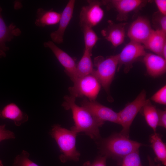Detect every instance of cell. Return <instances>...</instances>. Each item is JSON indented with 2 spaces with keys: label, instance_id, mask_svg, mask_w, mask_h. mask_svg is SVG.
<instances>
[{
  "label": "cell",
  "instance_id": "277c9868",
  "mask_svg": "<svg viewBox=\"0 0 166 166\" xmlns=\"http://www.w3.org/2000/svg\"><path fill=\"white\" fill-rule=\"evenodd\" d=\"M94 65L96 69L92 73L97 79L108 95V100H111L110 87L118 65V54L105 58L101 56L94 58Z\"/></svg>",
  "mask_w": 166,
  "mask_h": 166
},
{
  "label": "cell",
  "instance_id": "6da1fadb",
  "mask_svg": "<svg viewBox=\"0 0 166 166\" xmlns=\"http://www.w3.org/2000/svg\"><path fill=\"white\" fill-rule=\"evenodd\" d=\"M64 101L62 106L66 110L70 109L74 122L70 129L77 134L84 132L91 139L96 140L100 137L99 128L104 124L82 106L75 103L76 98L70 95L64 97Z\"/></svg>",
  "mask_w": 166,
  "mask_h": 166
},
{
  "label": "cell",
  "instance_id": "cb8c5ba5",
  "mask_svg": "<svg viewBox=\"0 0 166 166\" xmlns=\"http://www.w3.org/2000/svg\"><path fill=\"white\" fill-rule=\"evenodd\" d=\"M29 153L23 150L14 160L12 166H39L29 158Z\"/></svg>",
  "mask_w": 166,
  "mask_h": 166
},
{
  "label": "cell",
  "instance_id": "9a60e30c",
  "mask_svg": "<svg viewBox=\"0 0 166 166\" xmlns=\"http://www.w3.org/2000/svg\"><path fill=\"white\" fill-rule=\"evenodd\" d=\"M107 27L101 31V34L105 39L116 47L124 42L125 36V26L124 23L116 24L109 21Z\"/></svg>",
  "mask_w": 166,
  "mask_h": 166
},
{
  "label": "cell",
  "instance_id": "9c48e42d",
  "mask_svg": "<svg viewBox=\"0 0 166 166\" xmlns=\"http://www.w3.org/2000/svg\"><path fill=\"white\" fill-rule=\"evenodd\" d=\"M82 107L101 121H109L120 124L118 114L111 109L95 101H90L84 98L81 103Z\"/></svg>",
  "mask_w": 166,
  "mask_h": 166
},
{
  "label": "cell",
  "instance_id": "4dcf8cb0",
  "mask_svg": "<svg viewBox=\"0 0 166 166\" xmlns=\"http://www.w3.org/2000/svg\"><path fill=\"white\" fill-rule=\"evenodd\" d=\"M154 2L160 12L166 16V0H156Z\"/></svg>",
  "mask_w": 166,
  "mask_h": 166
},
{
  "label": "cell",
  "instance_id": "4fadbf2b",
  "mask_svg": "<svg viewBox=\"0 0 166 166\" xmlns=\"http://www.w3.org/2000/svg\"><path fill=\"white\" fill-rule=\"evenodd\" d=\"M75 2L74 0H69L61 13L58 27L50 34L54 43L60 44L63 42L65 32L73 16Z\"/></svg>",
  "mask_w": 166,
  "mask_h": 166
},
{
  "label": "cell",
  "instance_id": "3957f363",
  "mask_svg": "<svg viewBox=\"0 0 166 166\" xmlns=\"http://www.w3.org/2000/svg\"><path fill=\"white\" fill-rule=\"evenodd\" d=\"M142 145L141 143L130 140L120 133L114 134L104 140L101 148L107 157L123 158L129 153L138 151Z\"/></svg>",
  "mask_w": 166,
  "mask_h": 166
},
{
  "label": "cell",
  "instance_id": "7a4b0ae2",
  "mask_svg": "<svg viewBox=\"0 0 166 166\" xmlns=\"http://www.w3.org/2000/svg\"><path fill=\"white\" fill-rule=\"evenodd\" d=\"M49 134L56 141L61 153L59 156L61 162L78 161L80 154L76 148L77 134L59 124H55L52 126Z\"/></svg>",
  "mask_w": 166,
  "mask_h": 166
},
{
  "label": "cell",
  "instance_id": "ffe728a7",
  "mask_svg": "<svg viewBox=\"0 0 166 166\" xmlns=\"http://www.w3.org/2000/svg\"><path fill=\"white\" fill-rule=\"evenodd\" d=\"M92 52L84 49L82 57L77 66L78 78L92 74L94 70L91 59Z\"/></svg>",
  "mask_w": 166,
  "mask_h": 166
},
{
  "label": "cell",
  "instance_id": "ba28073f",
  "mask_svg": "<svg viewBox=\"0 0 166 166\" xmlns=\"http://www.w3.org/2000/svg\"><path fill=\"white\" fill-rule=\"evenodd\" d=\"M88 4L83 6L79 15L80 26H86L91 28L96 26L102 19L104 11L101 7V1L88 0Z\"/></svg>",
  "mask_w": 166,
  "mask_h": 166
},
{
  "label": "cell",
  "instance_id": "2e32d148",
  "mask_svg": "<svg viewBox=\"0 0 166 166\" xmlns=\"http://www.w3.org/2000/svg\"><path fill=\"white\" fill-rule=\"evenodd\" d=\"M143 62L148 74L157 77L164 73L166 71V60L157 54L146 53L143 57Z\"/></svg>",
  "mask_w": 166,
  "mask_h": 166
},
{
  "label": "cell",
  "instance_id": "4316f807",
  "mask_svg": "<svg viewBox=\"0 0 166 166\" xmlns=\"http://www.w3.org/2000/svg\"><path fill=\"white\" fill-rule=\"evenodd\" d=\"M5 124L0 125V141L3 140L15 138L14 133L5 128Z\"/></svg>",
  "mask_w": 166,
  "mask_h": 166
},
{
  "label": "cell",
  "instance_id": "83f0119b",
  "mask_svg": "<svg viewBox=\"0 0 166 166\" xmlns=\"http://www.w3.org/2000/svg\"><path fill=\"white\" fill-rule=\"evenodd\" d=\"M158 16H155L154 18L156 19L154 20L157 22V23L160 26V30L166 33V16L160 13V14L156 13Z\"/></svg>",
  "mask_w": 166,
  "mask_h": 166
},
{
  "label": "cell",
  "instance_id": "d4e9b609",
  "mask_svg": "<svg viewBox=\"0 0 166 166\" xmlns=\"http://www.w3.org/2000/svg\"><path fill=\"white\" fill-rule=\"evenodd\" d=\"M121 166H142L138 150L124 156Z\"/></svg>",
  "mask_w": 166,
  "mask_h": 166
},
{
  "label": "cell",
  "instance_id": "d6a6232c",
  "mask_svg": "<svg viewBox=\"0 0 166 166\" xmlns=\"http://www.w3.org/2000/svg\"><path fill=\"white\" fill-rule=\"evenodd\" d=\"M0 166H3V164L1 160H0Z\"/></svg>",
  "mask_w": 166,
  "mask_h": 166
},
{
  "label": "cell",
  "instance_id": "1f68e13d",
  "mask_svg": "<svg viewBox=\"0 0 166 166\" xmlns=\"http://www.w3.org/2000/svg\"><path fill=\"white\" fill-rule=\"evenodd\" d=\"M148 159L149 166H161L160 164H156L154 161L149 156L148 157Z\"/></svg>",
  "mask_w": 166,
  "mask_h": 166
},
{
  "label": "cell",
  "instance_id": "d6986e66",
  "mask_svg": "<svg viewBox=\"0 0 166 166\" xmlns=\"http://www.w3.org/2000/svg\"><path fill=\"white\" fill-rule=\"evenodd\" d=\"M61 16V13L53 11L52 9L46 10L40 8L37 11L35 24L36 26L40 27L54 25L59 23Z\"/></svg>",
  "mask_w": 166,
  "mask_h": 166
},
{
  "label": "cell",
  "instance_id": "603a6c76",
  "mask_svg": "<svg viewBox=\"0 0 166 166\" xmlns=\"http://www.w3.org/2000/svg\"><path fill=\"white\" fill-rule=\"evenodd\" d=\"M81 27L84 36L85 49L92 52L99 38L92 28L86 26H81Z\"/></svg>",
  "mask_w": 166,
  "mask_h": 166
},
{
  "label": "cell",
  "instance_id": "5b68a950",
  "mask_svg": "<svg viewBox=\"0 0 166 166\" xmlns=\"http://www.w3.org/2000/svg\"><path fill=\"white\" fill-rule=\"evenodd\" d=\"M73 85L68 88L71 95L75 98L85 97L90 101H95L101 85L97 78L92 74L78 78Z\"/></svg>",
  "mask_w": 166,
  "mask_h": 166
},
{
  "label": "cell",
  "instance_id": "44dd1931",
  "mask_svg": "<svg viewBox=\"0 0 166 166\" xmlns=\"http://www.w3.org/2000/svg\"><path fill=\"white\" fill-rule=\"evenodd\" d=\"M152 147L158 160L164 165H166V146L161 137L155 132L150 138Z\"/></svg>",
  "mask_w": 166,
  "mask_h": 166
},
{
  "label": "cell",
  "instance_id": "52a82bcc",
  "mask_svg": "<svg viewBox=\"0 0 166 166\" xmlns=\"http://www.w3.org/2000/svg\"><path fill=\"white\" fill-rule=\"evenodd\" d=\"M146 53L142 44L130 41L118 54L117 71L124 65V72L128 73L132 67L133 62L138 58L144 57Z\"/></svg>",
  "mask_w": 166,
  "mask_h": 166
},
{
  "label": "cell",
  "instance_id": "8fae6325",
  "mask_svg": "<svg viewBox=\"0 0 166 166\" xmlns=\"http://www.w3.org/2000/svg\"><path fill=\"white\" fill-rule=\"evenodd\" d=\"M44 46L52 51L58 61L65 69V73L74 82L78 78L77 64L74 59L66 52L61 49L52 41L45 42Z\"/></svg>",
  "mask_w": 166,
  "mask_h": 166
},
{
  "label": "cell",
  "instance_id": "7402d4cb",
  "mask_svg": "<svg viewBox=\"0 0 166 166\" xmlns=\"http://www.w3.org/2000/svg\"><path fill=\"white\" fill-rule=\"evenodd\" d=\"M143 113L146 121L148 125L156 132V128L158 126V114L155 107L148 101L142 108Z\"/></svg>",
  "mask_w": 166,
  "mask_h": 166
},
{
  "label": "cell",
  "instance_id": "484cf974",
  "mask_svg": "<svg viewBox=\"0 0 166 166\" xmlns=\"http://www.w3.org/2000/svg\"><path fill=\"white\" fill-rule=\"evenodd\" d=\"M151 99L156 103L166 105V85H164L156 92Z\"/></svg>",
  "mask_w": 166,
  "mask_h": 166
},
{
  "label": "cell",
  "instance_id": "e0dca14e",
  "mask_svg": "<svg viewBox=\"0 0 166 166\" xmlns=\"http://www.w3.org/2000/svg\"><path fill=\"white\" fill-rule=\"evenodd\" d=\"M0 117L14 121L17 126H20L28 120V115L23 112L15 103H11L6 105L0 111Z\"/></svg>",
  "mask_w": 166,
  "mask_h": 166
},
{
  "label": "cell",
  "instance_id": "f546056e",
  "mask_svg": "<svg viewBox=\"0 0 166 166\" xmlns=\"http://www.w3.org/2000/svg\"><path fill=\"white\" fill-rule=\"evenodd\" d=\"M158 126L166 128V110L157 109Z\"/></svg>",
  "mask_w": 166,
  "mask_h": 166
},
{
  "label": "cell",
  "instance_id": "8992f818",
  "mask_svg": "<svg viewBox=\"0 0 166 166\" xmlns=\"http://www.w3.org/2000/svg\"><path fill=\"white\" fill-rule=\"evenodd\" d=\"M146 96L145 91L142 90L135 100L118 113L120 125L122 127L120 133L121 135L129 137V129L133 120L148 101Z\"/></svg>",
  "mask_w": 166,
  "mask_h": 166
},
{
  "label": "cell",
  "instance_id": "7c38bea8",
  "mask_svg": "<svg viewBox=\"0 0 166 166\" xmlns=\"http://www.w3.org/2000/svg\"><path fill=\"white\" fill-rule=\"evenodd\" d=\"M152 30L149 21L140 16L131 24L128 30V36L130 41L143 44Z\"/></svg>",
  "mask_w": 166,
  "mask_h": 166
},
{
  "label": "cell",
  "instance_id": "f1b7e54d",
  "mask_svg": "<svg viewBox=\"0 0 166 166\" xmlns=\"http://www.w3.org/2000/svg\"><path fill=\"white\" fill-rule=\"evenodd\" d=\"M106 158L105 156H100L92 163L89 161L85 162L83 166H106Z\"/></svg>",
  "mask_w": 166,
  "mask_h": 166
},
{
  "label": "cell",
  "instance_id": "5bb4252c",
  "mask_svg": "<svg viewBox=\"0 0 166 166\" xmlns=\"http://www.w3.org/2000/svg\"><path fill=\"white\" fill-rule=\"evenodd\" d=\"M2 8L0 6V58L6 56V52L9 50L6 43L11 41L15 37L21 34L20 30L14 23L9 26L6 24L1 14Z\"/></svg>",
  "mask_w": 166,
  "mask_h": 166
},
{
  "label": "cell",
  "instance_id": "ac0fdd59",
  "mask_svg": "<svg viewBox=\"0 0 166 166\" xmlns=\"http://www.w3.org/2000/svg\"><path fill=\"white\" fill-rule=\"evenodd\" d=\"M166 44V33L159 30H152L149 37L143 44L145 49L150 50L161 56L163 48Z\"/></svg>",
  "mask_w": 166,
  "mask_h": 166
},
{
  "label": "cell",
  "instance_id": "30bf717a",
  "mask_svg": "<svg viewBox=\"0 0 166 166\" xmlns=\"http://www.w3.org/2000/svg\"><path fill=\"white\" fill-rule=\"evenodd\" d=\"M107 10L114 9L118 12L117 19L120 21L127 19L128 14L144 6L146 1L141 0H111L101 1Z\"/></svg>",
  "mask_w": 166,
  "mask_h": 166
}]
</instances>
